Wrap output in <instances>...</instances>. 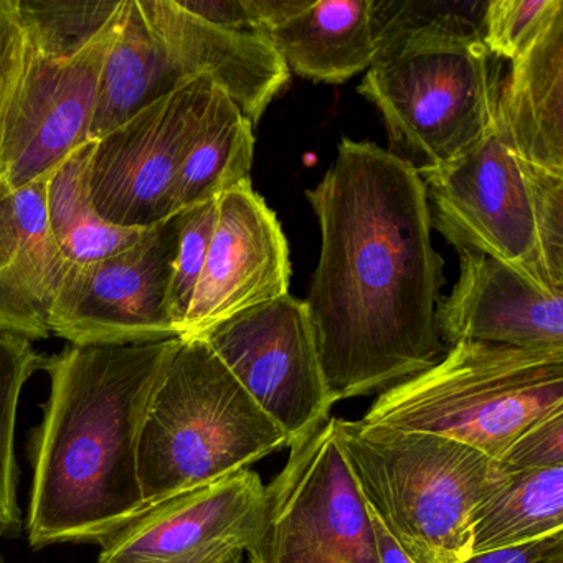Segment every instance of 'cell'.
<instances>
[{
  "instance_id": "obj_28",
  "label": "cell",
  "mask_w": 563,
  "mask_h": 563,
  "mask_svg": "<svg viewBox=\"0 0 563 563\" xmlns=\"http://www.w3.org/2000/svg\"><path fill=\"white\" fill-rule=\"evenodd\" d=\"M217 222V200L187 210L180 230L179 249L170 283V311L176 322L177 338L189 311L200 273L206 265L207 252Z\"/></svg>"
},
{
  "instance_id": "obj_3",
  "label": "cell",
  "mask_w": 563,
  "mask_h": 563,
  "mask_svg": "<svg viewBox=\"0 0 563 563\" xmlns=\"http://www.w3.org/2000/svg\"><path fill=\"white\" fill-rule=\"evenodd\" d=\"M335 441L382 526L413 563H463L479 507L506 483L497 461L420 431L334 418Z\"/></svg>"
},
{
  "instance_id": "obj_13",
  "label": "cell",
  "mask_w": 563,
  "mask_h": 563,
  "mask_svg": "<svg viewBox=\"0 0 563 563\" xmlns=\"http://www.w3.org/2000/svg\"><path fill=\"white\" fill-rule=\"evenodd\" d=\"M289 246L252 184L217 199V222L179 339L199 338L246 309L288 295Z\"/></svg>"
},
{
  "instance_id": "obj_23",
  "label": "cell",
  "mask_w": 563,
  "mask_h": 563,
  "mask_svg": "<svg viewBox=\"0 0 563 563\" xmlns=\"http://www.w3.org/2000/svg\"><path fill=\"white\" fill-rule=\"evenodd\" d=\"M563 532V466L512 473L479 507L471 555Z\"/></svg>"
},
{
  "instance_id": "obj_17",
  "label": "cell",
  "mask_w": 563,
  "mask_h": 563,
  "mask_svg": "<svg viewBox=\"0 0 563 563\" xmlns=\"http://www.w3.org/2000/svg\"><path fill=\"white\" fill-rule=\"evenodd\" d=\"M67 268L48 225L47 180L0 196V332L47 339Z\"/></svg>"
},
{
  "instance_id": "obj_24",
  "label": "cell",
  "mask_w": 563,
  "mask_h": 563,
  "mask_svg": "<svg viewBox=\"0 0 563 563\" xmlns=\"http://www.w3.org/2000/svg\"><path fill=\"white\" fill-rule=\"evenodd\" d=\"M487 0H374V64L427 48L484 44Z\"/></svg>"
},
{
  "instance_id": "obj_4",
  "label": "cell",
  "mask_w": 563,
  "mask_h": 563,
  "mask_svg": "<svg viewBox=\"0 0 563 563\" xmlns=\"http://www.w3.org/2000/svg\"><path fill=\"white\" fill-rule=\"evenodd\" d=\"M289 446L203 339H179L141 430L144 507L249 470Z\"/></svg>"
},
{
  "instance_id": "obj_16",
  "label": "cell",
  "mask_w": 563,
  "mask_h": 563,
  "mask_svg": "<svg viewBox=\"0 0 563 563\" xmlns=\"http://www.w3.org/2000/svg\"><path fill=\"white\" fill-rule=\"evenodd\" d=\"M151 31L183 84L209 77L252 124L288 84L289 70L265 34L227 31L184 11L176 0H140Z\"/></svg>"
},
{
  "instance_id": "obj_18",
  "label": "cell",
  "mask_w": 563,
  "mask_h": 563,
  "mask_svg": "<svg viewBox=\"0 0 563 563\" xmlns=\"http://www.w3.org/2000/svg\"><path fill=\"white\" fill-rule=\"evenodd\" d=\"M510 65L497 95L494 133L520 159L563 177V15Z\"/></svg>"
},
{
  "instance_id": "obj_20",
  "label": "cell",
  "mask_w": 563,
  "mask_h": 563,
  "mask_svg": "<svg viewBox=\"0 0 563 563\" xmlns=\"http://www.w3.org/2000/svg\"><path fill=\"white\" fill-rule=\"evenodd\" d=\"M183 85L151 31L140 0H126L120 32L101 70L90 141L107 136Z\"/></svg>"
},
{
  "instance_id": "obj_27",
  "label": "cell",
  "mask_w": 563,
  "mask_h": 563,
  "mask_svg": "<svg viewBox=\"0 0 563 563\" xmlns=\"http://www.w3.org/2000/svg\"><path fill=\"white\" fill-rule=\"evenodd\" d=\"M563 15L562 0H487L484 45L510 64L526 57Z\"/></svg>"
},
{
  "instance_id": "obj_8",
  "label": "cell",
  "mask_w": 563,
  "mask_h": 563,
  "mask_svg": "<svg viewBox=\"0 0 563 563\" xmlns=\"http://www.w3.org/2000/svg\"><path fill=\"white\" fill-rule=\"evenodd\" d=\"M265 486L250 563H380L367 504L335 441L334 418L292 441Z\"/></svg>"
},
{
  "instance_id": "obj_25",
  "label": "cell",
  "mask_w": 563,
  "mask_h": 563,
  "mask_svg": "<svg viewBox=\"0 0 563 563\" xmlns=\"http://www.w3.org/2000/svg\"><path fill=\"white\" fill-rule=\"evenodd\" d=\"M45 358L29 339L0 332V533L5 537L22 530L15 456L19 400L29 378L44 371Z\"/></svg>"
},
{
  "instance_id": "obj_30",
  "label": "cell",
  "mask_w": 563,
  "mask_h": 563,
  "mask_svg": "<svg viewBox=\"0 0 563 563\" xmlns=\"http://www.w3.org/2000/svg\"><path fill=\"white\" fill-rule=\"evenodd\" d=\"M25 42L14 0H0V126L24 70Z\"/></svg>"
},
{
  "instance_id": "obj_19",
  "label": "cell",
  "mask_w": 563,
  "mask_h": 563,
  "mask_svg": "<svg viewBox=\"0 0 563 563\" xmlns=\"http://www.w3.org/2000/svg\"><path fill=\"white\" fill-rule=\"evenodd\" d=\"M374 0H302L266 32L286 68L319 84H344L377 57Z\"/></svg>"
},
{
  "instance_id": "obj_33",
  "label": "cell",
  "mask_w": 563,
  "mask_h": 563,
  "mask_svg": "<svg viewBox=\"0 0 563 563\" xmlns=\"http://www.w3.org/2000/svg\"><path fill=\"white\" fill-rule=\"evenodd\" d=\"M368 516H371L372 527H374L375 543H377L378 559L380 563H413L410 556L404 552L395 542L394 537L388 533V530L382 526L378 517L375 516L374 510L367 506Z\"/></svg>"
},
{
  "instance_id": "obj_5",
  "label": "cell",
  "mask_w": 563,
  "mask_h": 563,
  "mask_svg": "<svg viewBox=\"0 0 563 563\" xmlns=\"http://www.w3.org/2000/svg\"><path fill=\"white\" fill-rule=\"evenodd\" d=\"M563 408V349L460 342L374 401L362 423L437 434L499 461L523 430Z\"/></svg>"
},
{
  "instance_id": "obj_6",
  "label": "cell",
  "mask_w": 563,
  "mask_h": 563,
  "mask_svg": "<svg viewBox=\"0 0 563 563\" xmlns=\"http://www.w3.org/2000/svg\"><path fill=\"white\" fill-rule=\"evenodd\" d=\"M424 184L431 229L457 252L499 260L563 295V177L520 159L493 130Z\"/></svg>"
},
{
  "instance_id": "obj_21",
  "label": "cell",
  "mask_w": 563,
  "mask_h": 563,
  "mask_svg": "<svg viewBox=\"0 0 563 563\" xmlns=\"http://www.w3.org/2000/svg\"><path fill=\"white\" fill-rule=\"evenodd\" d=\"M253 124L216 87L202 128L184 159L170 199V216H179L219 199L229 190L252 184Z\"/></svg>"
},
{
  "instance_id": "obj_22",
  "label": "cell",
  "mask_w": 563,
  "mask_h": 563,
  "mask_svg": "<svg viewBox=\"0 0 563 563\" xmlns=\"http://www.w3.org/2000/svg\"><path fill=\"white\" fill-rule=\"evenodd\" d=\"M95 141L78 147L47 180V217L62 255L71 265L117 255L150 229H121L98 213L91 197Z\"/></svg>"
},
{
  "instance_id": "obj_12",
  "label": "cell",
  "mask_w": 563,
  "mask_h": 563,
  "mask_svg": "<svg viewBox=\"0 0 563 563\" xmlns=\"http://www.w3.org/2000/svg\"><path fill=\"white\" fill-rule=\"evenodd\" d=\"M289 444L321 428L332 404L305 301L282 296L199 335Z\"/></svg>"
},
{
  "instance_id": "obj_29",
  "label": "cell",
  "mask_w": 563,
  "mask_h": 563,
  "mask_svg": "<svg viewBox=\"0 0 563 563\" xmlns=\"http://www.w3.org/2000/svg\"><path fill=\"white\" fill-rule=\"evenodd\" d=\"M497 463L507 474L563 466V408L530 424Z\"/></svg>"
},
{
  "instance_id": "obj_11",
  "label": "cell",
  "mask_w": 563,
  "mask_h": 563,
  "mask_svg": "<svg viewBox=\"0 0 563 563\" xmlns=\"http://www.w3.org/2000/svg\"><path fill=\"white\" fill-rule=\"evenodd\" d=\"M217 85L194 78L95 141L91 197L121 229H151L170 219L177 173L203 124Z\"/></svg>"
},
{
  "instance_id": "obj_26",
  "label": "cell",
  "mask_w": 563,
  "mask_h": 563,
  "mask_svg": "<svg viewBox=\"0 0 563 563\" xmlns=\"http://www.w3.org/2000/svg\"><path fill=\"white\" fill-rule=\"evenodd\" d=\"M124 0H14L27 47L67 58L90 45L123 9Z\"/></svg>"
},
{
  "instance_id": "obj_1",
  "label": "cell",
  "mask_w": 563,
  "mask_h": 563,
  "mask_svg": "<svg viewBox=\"0 0 563 563\" xmlns=\"http://www.w3.org/2000/svg\"><path fill=\"white\" fill-rule=\"evenodd\" d=\"M321 253L305 299L331 404L387 390L443 358L444 262L427 184L387 150L344 137L306 190Z\"/></svg>"
},
{
  "instance_id": "obj_35",
  "label": "cell",
  "mask_w": 563,
  "mask_h": 563,
  "mask_svg": "<svg viewBox=\"0 0 563 563\" xmlns=\"http://www.w3.org/2000/svg\"><path fill=\"white\" fill-rule=\"evenodd\" d=\"M0 563H4V560H2V555H0Z\"/></svg>"
},
{
  "instance_id": "obj_34",
  "label": "cell",
  "mask_w": 563,
  "mask_h": 563,
  "mask_svg": "<svg viewBox=\"0 0 563 563\" xmlns=\"http://www.w3.org/2000/svg\"><path fill=\"white\" fill-rule=\"evenodd\" d=\"M243 553H245V550L233 547V549L220 550V552L203 556V559L196 560L192 563H243Z\"/></svg>"
},
{
  "instance_id": "obj_14",
  "label": "cell",
  "mask_w": 563,
  "mask_h": 563,
  "mask_svg": "<svg viewBox=\"0 0 563 563\" xmlns=\"http://www.w3.org/2000/svg\"><path fill=\"white\" fill-rule=\"evenodd\" d=\"M265 486L242 470L170 497L101 543L98 563H192L220 550H246L258 529Z\"/></svg>"
},
{
  "instance_id": "obj_31",
  "label": "cell",
  "mask_w": 563,
  "mask_h": 563,
  "mask_svg": "<svg viewBox=\"0 0 563 563\" xmlns=\"http://www.w3.org/2000/svg\"><path fill=\"white\" fill-rule=\"evenodd\" d=\"M176 2L184 11L217 27L260 34L255 0H176Z\"/></svg>"
},
{
  "instance_id": "obj_15",
  "label": "cell",
  "mask_w": 563,
  "mask_h": 563,
  "mask_svg": "<svg viewBox=\"0 0 563 563\" xmlns=\"http://www.w3.org/2000/svg\"><path fill=\"white\" fill-rule=\"evenodd\" d=\"M444 347L460 342L517 349H563V295L545 289L499 260L460 252V278L437 308Z\"/></svg>"
},
{
  "instance_id": "obj_32",
  "label": "cell",
  "mask_w": 563,
  "mask_h": 563,
  "mask_svg": "<svg viewBox=\"0 0 563 563\" xmlns=\"http://www.w3.org/2000/svg\"><path fill=\"white\" fill-rule=\"evenodd\" d=\"M463 563H563V532L471 555Z\"/></svg>"
},
{
  "instance_id": "obj_10",
  "label": "cell",
  "mask_w": 563,
  "mask_h": 563,
  "mask_svg": "<svg viewBox=\"0 0 563 563\" xmlns=\"http://www.w3.org/2000/svg\"><path fill=\"white\" fill-rule=\"evenodd\" d=\"M124 9L126 0L118 18L71 57H44L27 47L0 126V196L51 179L90 141L101 70Z\"/></svg>"
},
{
  "instance_id": "obj_7",
  "label": "cell",
  "mask_w": 563,
  "mask_h": 563,
  "mask_svg": "<svg viewBox=\"0 0 563 563\" xmlns=\"http://www.w3.org/2000/svg\"><path fill=\"white\" fill-rule=\"evenodd\" d=\"M486 45L427 48L377 62L358 93L380 111L388 153L427 180L496 124L500 67Z\"/></svg>"
},
{
  "instance_id": "obj_2",
  "label": "cell",
  "mask_w": 563,
  "mask_h": 563,
  "mask_svg": "<svg viewBox=\"0 0 563 563\" xmlns=\"http://www.w3.org/2000/svg\"><path fill=\"white\" fill-rule=\"evenodd\" d=\"M179 338L68 345L45 358L51 395L35 433L27 533L32 549L101 543L146 512L137 448Z\"/></svg>"
},
{
  "instance_id": "obj_9",
  "label": "cell",
  "mask_w": 563,
  "mask_h": 563,
  "mask_svg": "<svg viewBox=\"0 0 563 563\" xmlns=\"http://www.w3.org/2000/svg\"><path fill=\"white\" fill-rule=\"evenodd\" d=\"M184 216L151 227L130 249L71 265L51 309V332L70 345L151 344L177 338L170 283Z\"/></svg>"
}]
</instances>
